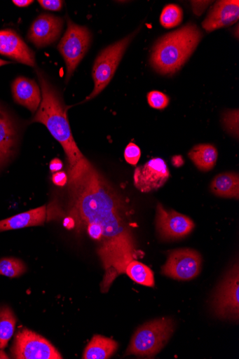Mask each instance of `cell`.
<instances>
[{
  "label": "cell",
  "instance_id": "obj_1",
  "mask_svg": "<svg viewBox=\"0 0 239 359\" xmlns=\"http://www.w3.org/2000/svg\"><path fill=\"white\" fill-rule=\"evenodd\" d=\"M70 175L73 201L69 217L75 226H86L89 236L102 245L130 233L119 198L86 158L71 168Z\"/></svg>",
  "mask_w": 239,
  "mask_h": 359
},
{
  "label": "cell",
  "instance_id": "obj_2",
  "mask_svg": "<svg viewBox=\"0 0 239 359\" xmlns=\"http://www.w3.org/2000/svg\"><path fill=\"white\" fill-rule=\"evenodd\" d=\"M41 84L42 102L32 122L41 123L62 146L70 169L75 168L86 158L79 149L71 132L65 107L60 95L44 74L37 71Z\"/></svg>",
  "mask_w": 239,
  "mask_h": 359
},
{
  "label": "cell",
  "instance_id": "obj_3",
  "mask_svg": "<svg viewBox=\"0 0 239 359\" xmlns=\"http://www.w3.org/2000/svg\"><path fill=\"white\" fill-rule=\"evenodd\" d=\"M202 38V32L193 23L170 32L155 44L151 57L152 67L162 75L176 74L193 53Z\"/></svg>",
  "mask_w": 239,
  "mask_h": 359
},
{
  "label": "cell",
  "instance_id": "obj_4",
  "mask_svg": "<svg viewBox=\"0 0 239 359\" xmlns=\"http://www.w3.org/2000/svg\"><path fill=\"white\" fill-rule=\"evenodd\" d=\"M97 252L106 271L102 283V292L107 291L119 275L125 273L128 265L139 255L130 233L102 244Z\"/></svg>",
  "mask_w": 239,
  "mask_h": 359
},
{
  "label": "cell",
  "instance_id": "obj_5",
  "mask_svg": "<svg viewBox=\"0 0 239 359\" xmlns=\"http://www.w3.org/2000/svg\"><path fill=\"white\" fill-rule=\"evenodd\" d=\"M175 323L172 318H159L143 325L134 334L126 355L151 358L156 355L172 337Z\"/></svg>",
  "mask_w": 239,
  "mask_h": 359
},
{
  "label": "cell",
  "instance_id": "obj_6",
  "mask_svg": "<svg viewBox=\"0 0 239 359\" xmlns=\"http://www.w3.org/2000/svg\"><path fill=\"white\" fill-rule=\"evenodd\" d=\"M138 32L139 29L135 30L121 41L107 47L98 55L92 72L95 88L86 101L93 99L109 84L125 50Z\"/></svg>",
  "mask_w": 239,
  "mask_h": 359
},
{
  "label": "cell",
  "instance_id": "obj_7",
  "mask_svg": "<svg viewBox=\"0 0 239 359\" xmlns=\"http://www.w3.org/2000/svg\"><path fill=\"white\" fill-rule=\"evenodd\" d=\"M67 28L57 46L67 67V82L71 79L78 65L86 55L92 41L90 31L86 27L67 19Z\"/></svg>",
  "mask_w": 239,
  "mask_h": 359
},
{
  "label": "cell",
  "instance_id": "obj_8",
  "mask_svg": "<svg viewBox=\"0 0 239 359\" xmlns=\"http://www.w3.org/2000/svg\"><path fill=\"white\" fill-rule=\"evenodd\" d=\"M214 313L219 318L235 320L239 317V273L238 264L226 274L212 301Z\"/></svg>",
  "mask_w": 239,
  "mask_h": 359
},
{
  "label": "cell",
  "instance_id": "obj_9",
  "mask_svg": "<svg viewBox=\"0 0 239 359\" xmlns=\"http://www.w3.org/2000/svg\"><path fill=\"white\" fill-rule=\"evenodd\" d=\"M11 353L18 359H61L58 351L45 338L27 329L17 334Z\"/></svg>",
  "mask_w": 239,
  "mask_h": 359
},
{
  "label": "cell",
  "instance_id": "obj_10",
  "mask_svg": "<svg viewBox=\"0 0 239 359\" xmlns=\"http://www.w3.org/2000/svg\"><path fill=\"white\" fill-rule=\"evenodd\" d=\"M201 264V256L196 250H177L169 255L162 273L176 280H189L200 273Z\"/></svg>",
  "mask_w": 239,
  "mask_h": 359
},
{
  "label": "cell",
  "instance_id": "obj_11",
  "mask_svg": "<svg viewBox=\"0 0 239 359\" xmlns=\"http://www.w3.org/2000/svg\"><path fill=\"white\" fill-rule=\"evenodd\" d=\"M194 227V222L189 217L175 210H166L160 203L157 205L156 228L161 238H183L189 235Z\"/></svg>",
  "mask_w": 239,
  "mask_h": 359
},
{
  "label": "cell",
  "instance_id": "obj_12",
  "mask_svg": "<svg viewBox=\"0 0 239 359\" xmlns=\"http://www.w3.org/2000/svg\"><path fill=\"white\" fill-rule=\"evenodd\" d=\"M170 172L165 161L161 158L149 160L134 172V184L142 192L149 193L162 187L168 181Z\"/></svg>",
  "mask_w": 239,
  "mask_h": 359
},
{
  "label": "cell",
  "instance_id": "obj_13",
  "mask_svg": "<svg viewBox=\"0 0 239 359\" xmlns=\"http://www.w3.org/2000/svg\"><path fill=\"white\" fill-rule=\"evenodd\" d=\"M64 20L61 18L48 14L41 15L32 24L28 40L39 48L50 46L60 36Z\"/></svg>",
  "mask_w": 239,
  "mask_h": 359
},
{
  "label": "cell",
  "instance_id": "obj_14",
  "mask_svg": "<svg viewBox=\"0 0 239 359\" xmlns=\"http://www.w3.org/2000/svg\"><path fill=\"white\" fill-rule=\"evenodd\" d=\"M0 54L31 67L36 65L35 54L13 30L0 31Z\"/></svg>",
  "mask_w": 239,
  "mask_h": 359
},
{
  "label": "cell",
  "instance_id": "obj_15",
  "mask_svg": "<svg viewBox=\"0 0 239 359\" xmlns=\"http://www.w3.org/2000/svg\"><path fill=\"white\" fill-rule=\"evenodd\" d=\"M239 18L238 0H224L217 2L203 22V28L207 32L226 27L235 24Z\"/></svg>",
  "mask_w": 239,
  "mask_h": 359
},
{
  "label": "cell",
  "instance_id": "obj_16",
  "mask_svg": "<svg viewBox=\"0 0 239 359\" xmlns=\"http://www.w3.org/2000/svg\"><path fill=\"white\" fill-rule=\"evenodd\" d=\"M15 102L36 113L42 102L41 89L36 81L25 78H17L12 86Z\"/></svg>",
  "mask_w": 239,
  "mask_h": 359
},
{
  "label": "cell",
  "instance_id": "obj_17",
  "mask_svg": "<svg viewBox=\"0 0 239 359\" xmlns=\"http://www.w3.org/2000/svg\"><path fill=\"white\" fill-rule=\"evenodd\" d=\"M17 142L14 123L8 114L0 108V169L12 157Z\"/></svg>",
  "mask_w": 239,
  "mask_h": 359
},
{
  "label": "cell",
  "instance_id": "obj_18",
  "mask_svg": "<svg viewBox=\"0 0 239 359\" xmlns=\"http://www.w3.org/2000/svg\"><path fill=\"white\" fill-rule=\"evenodd\" d=\"M47 206L44 205L0 221V232L22 229L43 225L47 218Z\"/></svg>",
  "mask_w": 239,
  "mask_h": 359
},
{
  "label": "cell",
  "instance_id": "obj_19",
  "mask_svg": "<svg viewBox=\"0 0 239 359\" xmlns=\"http://www.w3.org/2000/svg\"><path fill=\"white\" fill-rule=\"evenodd\" d=\"M118 344L113 339L95 335L86 346L83 358L107 359L111 357L118 348Z\"/></svg>",
  "mask_w": 239,
  "mask_h": 359
},
{
  "label": "cell",
  "instance_id": "obj_20",
  "mask_svg": "<svg viewBox=\"0 0 239 359\" xmlns=\"http://www.w3.org/2000/svg\"><path fill=\"white\" fill-rule=\"evenodd\" d=\"M189 156L198 170L208 172L217 164L218 151L212 144H198L191 149Z\"/></svg>",
  "mask_w": 239,
  "mask_h": 359
},
{
  "label": "cell",
  "instance_id": "obj_21",
  "mask_svg": "<svg viewBox=\"0 0 239 359\" xmlns=\"http://www.w3.org/2000/svg\"><path fill=\"white\" fill-rule=\"evenodd\" d=\"M210 187L212 191L219 197L238 199L239 177L237 174H220L213 180Z\"/></svg>",
  "mask_w": 239,
  "mask_h": 359
},
{
  "label": "cell",
  "instance_id": "obj_22",
  "mask_svg": "<svg viewBox=\"0 0 239 359\" xmlns=\"http://www.w3.org/2000/svg\"><path fill=\"white\" fill-rule=\"evenodd\" d=\"M17 318L8 306L0 308V349L7 347L14 334Z\"/></svg>",
  "mask_w": 239,
  "mask_h": 359
},
{
  "label": "cell",
  "instance_id": "obj_23",
  "mask_svg": "<svg viewBox=\"0 0 239 359\" xmlns=\"http://www.w3.org/2000/svg\"><path fill=\"white\" fill-rule=\"evenodd\" d=\"M125 273L136 283L151 287L155 286L153 272L137 260L131 261L125 269Z\"/></svg>",
  "mask_w": 239,
  "mask_h": 359
},
{
  "label": "cell",
  "instance_id": "obj_24",
  "mask_svg": "<svg viewBox=\"0 0 239 359\" xmlns=\"http://www.w3.org/2000/svg\"><path fill=\"white\" fill-rule=\"evenodd\" d=\"M27 271L25 264L20 259L5 257L0 259V275L8 278H18Z\"/></svg>",
  "mask_w": 239,
  "mask_h": 359
},
{
  "label": "cell",
  "instance_id": "obj_25",
  "mask_svg": "<svg viewBox=\"0 0 239 359\" xmlns=\"http://www.w3.org/2000/svg\"><path fill=\"white\" fill-rule=\"evenodd\" d=\"M184 18L183 10L175 4L166 6L161 15L160 21L163 27L170 29L179 25Z\"/></svg>",
  "mask_w": 239,
  "mask_h": 359
},
{
  "label": "cell",
  "instance_id": "obj_26",
  "mask_svg": "<svg viewBox=\"0 0 239 359\" xmlns=\"http://www.w3.org/2000/svg\"><path fill=\"white\" fill-rule=\"evenodd\" d=\"M223 125L227 133L238 137V111L232 110L224 113L222 117Z\"/></svg>",
  "mask_w": 239,
  "mask_h": 359
},
{
  "label": "cell",
  "instance_id": "obj_27",
  "mask_svg": "<svg viewBox=\"0 0 239 359\" xmlns=\"http://www.w3.org/2000/svg\"><path fill=\"white\" fill-rule=\"evenodd\" d=\"M149 104L156 109H164L169 104V97L162 92L153 90L148 94Z\"/></svg>",
  "mask_w": 239,
  "mask_h": 359
},
{
  "label": "cell",
  "instance_id": "obj_28",
  "mask_svg": "<svg viewBox=\"0 0 239 359\" xmlns=\"http://www.w3.org/2000/svg\"><path fill=\"white\" fill-rule=\"evenodd\" d=\"M141 156L142 151L137 145L133 143H130L126 147L124 152V157L128 164L131 165H137Z\"/></svg>",
  "mask_w": 239,
  "mask_h": 359
},
{
  "label": "cell",
  "instance_id": "obj_29",
  "mask_svg": "<svg viewBox=\"0 0 239 359\" xmlns=\"http://www.w3.org/2000/svg\"><path fill=\"white\" fill-rule=\"evenodd\" d=\"M39 3L44 9L51 11H60L63 5L61 0H40Z\"/></svg>",
  "mask_w": 239,
  "mask_h": 359
},
{
  "label": "cell",
  "instance_id": "obj_30",
  "mask_svg": "<svg viewBox=\"0 0 239 359\" xmlns=\"http://www.w3.org/2000/svg\"><path fill=\"white\" fill-rule=\"evenodd\" d=\"M53 182L58 187H64L68 181L67 175L64 172L54 173L52 177Z\"/></svg>",
  "mask_w": 239,
  "mask_h": 359
},
{
  "label": "cell",
  "instance_id": "obj_31",
  "mask_svg": "<svg viewBox=\"0 0 239 359\" xmlns=\"http://www.w3.org/2000/svg\"><path fill=\"white\" fill-rule=\"evenodd\" d=\"M211 2H198V1H192L191 4L193 6V10L194 13H196L197 15H201V13L204 11L205 9L207 7V6Z\"/></svg>",
  "mask_w": 239,
  "mask_h": 359
},
{
  "label": "cell",
  "instance_id": "obj_32",
  "mask_svg": "<svg viewBox=\"0 0 239 359\" xmlns=\"http://www.w3.org/2000/svg\"><path fill=\"white\" fill-rule=\"evenodd\" d=\"M63 168V163L59 158H54L50 161V169L51 172L56 173L60 172Z\"/></svg>",
  "mask_w": 239,
  "mask_h": 359
},
{
  "label": "cell",
  "instance_id": "obj_33",
  "mask_svg": "<svg viewBox=\"0 0 239 359\" xmlns=\"http://www.w3.org/2000/svg\"><path fill=\"white\" fill-rule=\"evenodd\" d=\"M13 3L19 8H25L31 5L32 0H13Z\"/></svg>",
  "mask_w": 239,
  "mask_h": 359
},
{
  "label": "cell",
  "instance_id": "obj_34",
  "mask_svg": "<svg viewBox=\"0 0 239 359\" xmlns=\"http://www.w3.org/2000/svg\"><path fill=\"white\" fill-rule=\"evenodd\" d=\"M172 163L175 167L179 168L184 164V159L182 156H175L172 158Z\"/></svg>",
  "mask_w": 239,
  "mask_h": 359
},
{
  "label": "cell",
  "instance_id": "obj_35",
  "mask_svg": "<svg viewBox=\"0 0 239 359\" xmlns=\"http://www.w3.org/2000/svg\"><path fill=\"white\" fill-rule=\"evenodd\" d=\"M11 63V62H10V61H6V60L0 59V67H4V65H8Z\"/></svg>",
  "mask_w": 239,
  "mask_h": 359
},
{
  "label": "cell",
  "instance_id": "obj_36",
  "mask_svg": "<svg viewBox=\"0 0 239 359\" xmlns=\"http://www.w3.org/2000/svg\"><path fill=\"white\" fill-rule=\"evenodd\" d=\"M0 358H9L8 355L4 353V351H0Z\"/></svg>",
  "mask_w": 239,
  "mask_h": 359
}]
</instances>
